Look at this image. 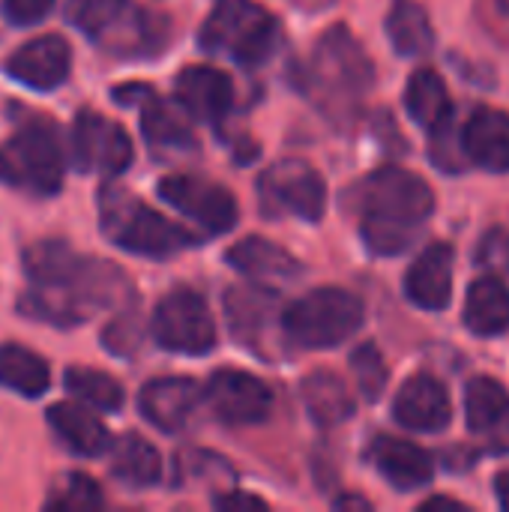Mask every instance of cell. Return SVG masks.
Instances as JSON below:
<instances>
[{
  "mask_svg": "<svg viewBox=\"0 0 509 512\" xmlns=\"http://www.w3.org/2000/svg\"><path fill=\"white\" fill-rule=\"evenodd\" d=\"M24 291L18 312L54 327H78L102 309L132 300V285L120 267L84 258L63 240H39L24 249Z\"/></svg>",
  "mask_w": 509,
  "mask_h": 512,
  "instance_id": "1",
  "label": "cell"
},
{
  "mask_svg": "<svg viewBox=\"0 0 509 512\" xmlns=\"http://www.w3.org/2000/svg\"><path fill=\"white\" fill-rule=\"evenodd\" d=\"M360 234L375 255H399L435 213L429 183L405 168H381L360 186Z\"/></svg>",
  "mask_w": 509,
  "mask_h": 512,
  "instance_id": "2",
  "label": "cell"
},
{
  "mask_svg": "<svg viewBox=\"0 0 509 512\" xmlns=\"http://www.w3.org/2000/svg\"><path fill=\"white\" fill-rule=\"evenodd\" d=\"M375 66L348 27H330L312 48L306 84L312 99L339 123L348 120L372 90Z\"/></svg>",
  "mask_w": 509,
  "mask_h": 512,
  "instance_id": "3",
  "label": "cell"
},
{
  "mask_svg": "<svg viewBox=\"0 0 509 512\" xmlns=\"http://www.w3.org/2000/svg\"><path fill=\"white\" fill-rule=\"evenodd\" d=\"M99 225L114 246L144 258H171L195 243L186 228L174 225L159 210L120 186L99 192Z\"/></svg>",
  "mask_w": 509,
  "mask_h": 512,
  "instance_id": "4",
  "label": "cell"
},
{
  "mask_svg": "<svg viewBox=\"0 0 509 512\" xmlns=\"http://www.w3.org/2000/svg\"><path fill=\"white\" fill-rule=\"evenodd\" d=\"M0 183L33 198L63 189V144L51 120L33 117L0 144Z\"/></svg>",
  "mask_w": 509,
  "mask_h": 512,
  "instance_id": "5",
  "label": "cell"
},
{
  "mask_svg": "<svg viewBox=\"0 0 509 512\" xmlns=\"http://www.w3.org/2000/svg\"><path fill=\"white\" fill-rule=\"evenodd\" d=\"M282 39V27L273 12L255 0H222L201 27V48L225 54L243 66L267 63Z\"/></svg>",
  "mask_w": 509,
  "mask_h": 512,
  "instance_id": "6",
  "label": "cell"
},
{
  "mask_svg": "<svg viewBox=\"0 0 509 512\" xmlns=\"http://www.w3.org/2000/svg\"><path fill=\"white\" fill-rule=\"evenodd\" d=\"M363 318L360 297L342 288H318L282 312V327L297 348H336L363 327Z\"/></svg>",
  "mask_w": 509,
  "mask_h": 512,
  "instance_id": "7",
  "label": "cell"
},
{
  "mask_svg": "<svg viewBox=\"0 0 509 512\" xmlns=\"http://www.w3.org/2000/svg\"><path fill=\"white\" fill-rule=\"evenodd\" d=\"M153 339L174 354L201 357L210 354L216 345V321L207 300L192 288L168 291L150 321Z\"/></svg>",
  "mask_w": 509,
  "mask_h": 512,
  "instance_id": "8",
  "label": "cell"
},
{
  "mask_svg": "<svg viewBox=\"0 0 509 512\" xmlns=\"http://www.w3.org/2000/svg\"><path fill=\"white\" fill-rule=\"evenodd\" d=\"M72 159L78 171L117 177L132 162V141L120 123L84 108L72 123Z\"/></svg>",
  "mask_w": 509,
  "mask_h": 512,
  "instance_id": "9",
  "label": "cell"
},
{
  "mask_svg": "<svg viewBox=\"0 0 509 512\" xmlns=\"http://www.w3.org/2000/svg\"><path fill=\"white\" fill-rule=\"evenodd\" d=\"M159 195L180 210L183 216H189L192 222H198L201 228H207L210 234H225L237 225V201L234 195L222 186L213 183L207 177L198 174H171L159 180Z\"/></svg>",
  "mask_w": 509,
  "mask_h": 512,
  "instance_id": "10",
  "label": "cell"
},
{
  "mask_svg": "<svg viewBox=\"0 0 509 512\" xmlns=\"http://www.w3.org/2000/svg\"><path fill=\"white\" fill-rule=\"evenodd\" d=\"M261 195L273 210L318 222L327 207L324 177L303 159H279L261 177Z\"/></svg>",
  "mask_w": 509,
  "mask_h": 512,
  "instance_id": "11",
  "label": "cell"
},
{
  "mask_svg": "<svg viewBox=\"0 0 509 512\" xmlns=\"http://www.w3.org/2000/svg\"><path fill=\"white\" fill-rule=\"evenodd\" d=\"M213 414L228 426H255L270 417L273 393L270 387L243 372V369H219L204 390Z\"/></svg>",
  "mask_w": 509,
  "mask_h": 512,
  "instance_id": "12",
  "label": "cell"
},
{
  "mask_svg": "<svg viewBox=\"0 0 509 512\" xmlns=\"http://www.w3.org/2000/svg\"><path fill=\"white\" fill-rule=\"evenodd\" d=\"M72 66V48L60 33H45L21 48H15L6 60V72L30 90H54L66 81Z\"/></svg>",
  "mask_w": 509,
  "mask_h": 512,
  "instance_id": "13",
  "label": "cell"
},
{
  "mask_svg": "<svg viewBox=\"0 0 509 512\" xmlns=\"http://www.w3.org/2000/svg\"><path fill=\"white\" fill-rule=\"evenodd\" d=\"M393 414H396V420L405 429H414V432H441L453 420V402H450L447 387L438 378L420 372L411 381H405L402 390L396 393Z\"/></svg>",
  "mask_w": 509,
  "mask_h": 512,
  "instance_id": "14",
  "label": "cell"
},
{
  "mask_svg": "<svg viewBox=\"0 0 509 512\" xmlns=\"http://www.w3.org/2000/svg\"><path fill=\"white\" fill-rule=\"evenodd\" d=\"M468 429L495 453H509V393L495 378H474L465 390Z\"/></svg>",
  "mask_w": 509,
  "mask_h": 512,
  "instance_id": "15",
  "label": "cell"
},
{
  "mask_svg": "<svg viewBox=\"0 0 509 512\" xmlns=\"http://www.w3.org/2000/svg\"><path fill=\"white\" fill-rule=\"evenodd\" d=\"M369 462L378 468V474L396 489V492H411L426 486L435 477V459L402 438L393 435H378L369 447Z\"/></svg>",
  "mask_w": 509,
  "mask_h": 512,
  "instance_id": "16",
  "label": "cell"
},
{
  "mask_svg": "<svg viewBox=\"0 0 509 512\" xmlns=\"http://www.w3.org/2000/svg\"><path fill=\"white\" fill-rule=\"evenodd\" d=\"M177 102L186 114L219 123L234 105V84L213 66H186L177 75Z\"/></svg>",
  "mask_w": 509,
  "mask_h": 512,
  "instance_id": "17",
  "label": "cell"
},
{
  "mask_svg": "<svg viewBox=\"0 0 509 512\" xmlns=\"http://www.w3.org/2000/svg\"><path fill=\"white\" fill-rule=\"evenodd\" d=\"M408 300L420 309L441 312L450 306L453 297V246L432 243L423 255L411 264L405 279Z\"/></svg>",
  "mask_w": 509,
  "mask_h": 512,
  "instance_id": "18",
  "label": "cell"
},
{
  "mask_svg": "<svg viewBox=\"0 0 509 512\" xmlns=\"http://www.w3.org/2000/svg\"><path fill=\"white\" fill-rule=\"evenodd\" d=\"M198 384L189 378H153L150 384H144L141 396H138V408L147 417V423H153L162 432H180L195 405H198Z\"/></svg>",
  "mask_w": 509,
  "mask_h": 512,
  "instance_id": "19",
  "label": "cell"
},
{
  "mask_svg": "<svg viewBox=\"0 0 509 512\" xmlns=\"http://www.w3.org/2000/svg\"><path fill=\"white\" fill-rule=\"evenodd\" d=\"M48 426L60 438V444L84 459L102 456L111 450V432L105 423L78 402H57L48 408Z\"/></svg>",
  "mask_w": 509,
  "mask_h": 512,
  "instance_id": "20",
  "label": "cell"
},
{
  "mask_svg": "<svg viewBox=\"0 0 509 512\" xmlns=\"http://www.w3.org/2000/svg\"><path fill=\"white\" fill-rule=\"evenodd\" d=\"M462 147L465 156L486 168V171H509V114L507 111H495V108H483L477 111L462 132Z\"/></svg>",
  "mask_w": 509,
  "mask_h": 512,
  "instance_id": "21",
  "label": "cell"
},
{
  "mask_svg": "<svg viewBox=\"0 0 509 512\" xmlns=\"http://www.w3.org/2000/svg\"><path fill=\"white\" fill-rule=\"evenodd\" d=\"M225 309H228V321H231L234 336L243 345L255 348L258 354H261L258 345L270 342V330L282 327V318H276L270 294L255 291V288H231L225 297Z\"/></svg>",
  "mask_w": 509,
  "mask_h": 512,
  "instance_id": "22",
  "label": "cell"
},
{
  "mask_svg": "<svg viewBox=\"0 0 509 512\" xmlns=\"http://www.w3.org/2000/svg\"><path fill=\"white\" fill-rule=\"evenodd\" d=\"M228 264L258 282H291L303 273V264L279 243L264 237H246L228 249Z\"/></svg>",
  "mask_w": 509,
  "mask_h": 512,
  "instance_id": "23",
  "label": "cell"
},
{
  "mask_svg": "<svg viewBox=\"0 0 509 512\" xmlns=\"http://www.w3.org/2000/svg\"><path fill=\"white\" fill-rule=\"evenodd\" d=\"M465 327L474 336L509 333V288L501 276H480L465 297Z\"/></svg>",
  "mask_w": 509,
  "mask_h": 512,
  "instance_id": "24",
  "label": "cell"
},
{
  "mask_svg": "<svg viewBox=\"0 0 509 512\" xmlns=\"http://www.w3.org/2000/svg\"><path fill=\"white\" fill-rule=\"evenodd\" d=\"M405 105H408V114L414 117V123L423 126L429 135H441L453 117L450 90L435 69H417L408 78Z\"/></svg>",
  "mask_w": 509,
  "mask_h": 512,
  "instance_id": "25",
  "label": "cell"
},
{
  "mask_svg": "<svg viewBox=\"0 0 509 512\" xmlns=\"http://www.w3.org/2000/svg\"><path fill=\"white\" fill-rule=\"evenodd\" d=\"M141 132L147 138L150 147L156 150H189L195 147V135L189 129V123L180 117V111L153 96V90H147L141 96Z\"/></svg>",
  "mask_w": 509,
  "mask_h": 512,
  "instance_id": "26",
  "label": "cell"
},
{
  "mask_svg": "<svg viewBox=\"0 0 509 512\" xmlns=\"http://www.w3.org/2000/svg\"><path fill=\"white\" fill-rule=\"evenodd\" d=\"M300 393H303V402H306L309 414L315 417V423H321L327 429L351 420V414H354V396L348 393L345 381L327 369L306 375Z\"/></svg>",
  "mask_w": 509,
  "mask_h": 512,
  "instance_id": "27",
  "label": "cell"
},
{
  "mask_svg": "<svg viewBox=\"0 0 509 512\" xmlns=\"http://www.w3.org/2000/svg\"><path fill=\"white\" fill-rule=\"evenodd\" d=\"M111 474L132 489H150L162 480V456L141 435H126L111 444Z\"/></svg>",
  "mask_w": 509,
  "mask_h": 512,
  "instance_id": "28",
  "label": "cell"
},
{
  "mask_svg": "<svg viewBox=\"0 0 509 512\" xmlns=\"http://www.w3.org/2000/svg\"><path fill=\"white\" fill-rule=\"evenodd\" d=\"M0 387L24 396V399H39L51 387V372L48 363L33 354L30 348L18 342L0 345Z\"/></svg>",
  "mask_w": 509,
  "mask_h": 512,
  "instance_id": "29",
  "label": "cell"
},
{
  "mask_svg": "<svg viewBox=\"0 0 509 512\" xmlns=\"http://www.w3.org/2000/svg\"><path fill=\"white\" fill-rule=\"evenodd\" d=\"M387 33L393 48L405 57H420L435 45L432 21L417 0H393L387 15Z\"/></svg>",
  "mask_w": 509,
  "mask_h": 512,
  "instance_id": "30",
  "label": "cell"
},
{
  "mask_svg": "<svg viewBox=\"0 0 509 512\" xmlns=\"http://www.w3.org/2000/svg\"><path fill=\"white\" fill-rule=\"evenodd\" d=\"M66 390L81 399L90 408L99 411H120L123 408V387L117 378L96 372V369H84V366H72L66 372Z\"/></svg>",
  "mask_w": 509,
  "mask_h": 512,
  "instance_id": "31",
  "label": "cell"
},
{
  "mask_svg": "<svg viewBox=\"0 0 509 512\" xmlns=\"http://www.w3.org/2000/svg\"><path fill=\"white\" fill-rule=\"evenodd\" d=\"M129 6L132 0H66V18L93 42H99Z\"/></svg>",
  "mask_w": 509,
  "mask_h": 512,
  "instance_id": "32",
  "label": "cell"
},
{
  "mask_svg": "<svg viewBox=\"0 0 509 512\" xmlns=\"http://www.w3.org/2000/svg\"><path fill=\"white\" fill-rule=\"evenodd\" d=\"M48 510H99L102 507V492L87 474H66L45 498Z\"/></svg>",
  "mask_w": 509,
  "mask_h": 512,
  "instance_id": "33",
  "label": "cell"
},
{
  "mask_svg": "<svg viewBox=\"0 0 509 512\" xmlns=\"http://www.w3.org/2000/svg\"><path fill=\"white\" fill-rule=\"evenodd\" d=\"M351 366H354V375H357L360 390L366 393V399H369V402H375V399L384 393L387 378H390V372H387V363H384L381 351H378L372 342H366V345H360V348L354 351Z\"/></svg>",
  "mask_w": 509,
  "mask_h": 512,
  "instance_id": "34",
  "label": "cell"
},
{
  "mask_svg": "<svg viewBox=\"0 0 509 512\" xmlns=\"http://www.w3.org/2000/svg\"><path fill=\"white\" fill-rule=\"evenodd\" d=\"M477 264L486 273L504 276L509 273V231L507 228H492L483 234L480 246H477Z\"/></svg>",
  "mask_w": 509,
  "mask_h": 512,
  "instance_id": "35",
  "label": "cell"
},
{
  "mask_svg": "<svg viewBox=\"0 0 509 512\" xmlns=\"http://www.w3.org/2000/svg\"><path fill=\"white\" fill-rule=\"evenodd\" d=\"M54 9V0H0V12L15 27H33Z\"/></svg>",
  "mask_w": 509,
  "mask_h": 512,
  "instance_id": "36",
  "label": "cell"
},
{
  "mask_svg": "<svg viewBox=\"0 0 509 512\" xmlns=\"http://www.w3.org/2000/svg\"><path fill=\"white\" fill-rule=\"evenodd\" d=\"M105 348L114 351V354H132V348L138 345V333H135V321L126 315V318H117L108 324L105 330Z\"/></svg>",
  "mask_w": 509,
  "mask_h": 512,
  "instance_id": "37",
  "label": "cell"
},
{
  "mask_svg": "<svg viewBox=\"0 0 509 512\" xmlns=\"http://www.w3.org/2000/svg\"><path fill=\"white\" fill-rule=\"evenodd\" d=\"M216 507L219 510H264L267 504L261 501V498H255V495H243V492H231V495H219L216 498Z\"/></svg>",
  "mask_w": 509,
  "mask_h": 512,
  "instance_id": "38",
  "label": "cell"
},
{
  "mask_svg": "<svg viewBox=\"0 0 509 512\" xmlns=\"http://www.w3.org/2000/svg\"><path fill=\"white\" fill-rule=\"evenodd\" d=\"M468 512L465 504H459V501H453V498H429L426 504H420V512Z\"/></svg>",
  "mask_w": 509,
  "mask_h": 512,
  "instance_id": "39",
  "label": "cell"
},
{
  "mask_svg": "<svg viewBox=\"0 0 509 512\" xmlns=\"http://www.w3.org/2000/svg\"><path fill=\"white\" fill-rule=\"evenodd\" d=\"M495 492H498V504L509 510V471H501L495 480Z\"/></svg>",
  "mask_w": 509,
  "mask_h": 512,
  "instance_id": "40",
  "label": "cell"
},
{
  "mask_svg": "<svg viewBox=\"0 0 509 512\" xmlns=\"http://www.w3.org/2000/svg\"><path fill=\"white\" fill-rule=\"evenodd\" d=\"M303 12H324V9H330L336 0H294Z\"/></svg>",
  "mask_w": 509,
  "mask_h": 512,
  "instance_id": "41",
  "label": "cell"
},
{
  "mask_svg": "<svg viewBox=\"0 0 509 512\" xmlns=\"http://www.w3.org/2000/svg\"><path fill=\"white\" fill-rule=\"evenodd\" d=\"M339 507H357V510H369V501H363V498H342V501H339Z\"/></svg>",
  "mask_w": 509,
  "mask_h": 512,
  "instance_id": "42",
  "label": "cell"
},
{
  "mask_svg": "<svg viewBox=\"0 0 509 512\" xmlns=\"http://www.w3.org/2000/svg\"><path fill=\"white\" fill-rule=\"evenodd\" d=\"M498 3H501V9H504V12H509V0H498Z\"/></svg>",
  "mask_w": 509,
  "mask_h": 512,
  "instance_id": "43",
  "label": "cell"
}]
</instances>
